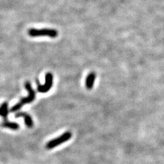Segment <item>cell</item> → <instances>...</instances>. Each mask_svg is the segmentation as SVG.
<instances>
[{"instance_id": "6da1fadb", "label": "cell", "mask_w": 164, "mask_h": 164, "mask_svg": "<svg viewBox=\"0 0 164 164\" xmlns=\"http://www.w3.org/2000/svg\"><path fill=\"white\" fill-rule=\"evenodd\" d=\"M25 87L28 91L29 96L23 98L18 103L15 104L14 106L10 109L11 112H16V111H18L21 108L24 106L25 105L30 103L34 100L35 98H36V92H35L34 90L32 89L31 85L29 81L26 83Z\"/></svg>"}, {"instance_id": "7a4b0ae2", "label": "cell", "mask_w": 164, "mask_h": 164, "mask_svg": "<svg viewBox=\"0 0 164 164\" xmlns=\"http://www.w3.org/2000/svg\"><path fill=\"white\" fill-rule=\"evenodd\" d=\"M28 33L29 36L32 37L47 36L52 38H56L58 35V31L54 29H31L29 30Z\"/></svg>"}, {"instance_id": "3957f363", "label": "cell", "mask_w": 164, "mask_h": 164, "mask_svg": "<svg viewBox=\"0 0 164 164\" xmlns=\"http://www.w3.org/2000/svg\"><path fill=\"white\" fill-rule=\"evenodd\" d=\"M71 137H72V133L71 132L69 131L65 132L60 136L58 137L57 138L54 139L53 140H50L49 142L46 144V148L48 150L54 148L56 147V146L60 145V144L68 141V140H69Z\"/></svg>"}, {"instance_id": "277c9868", "label": "cell", "mask_w": 164, "mask_h": 164, "mask_svg": "<svg viewBox=\"0 0 164 164\" xmlns=\"http://www.w3.org/2000/svg\"><path fill=\"white\" fill-rule=\"evenodd\" d=\"M37 90L39 92L46 93L48 92L53 85V75L50 72L47 73L45 75V83L43 85H41L37 81Z\"/></svg>"}, {"instance_id": "5b68a950", "label": "cell", "mask_w": 164, "mask_h": 164, "mask_svg": "<svg viewBox=\"0 0 164 164\" xmlns=\"http://www.w3.org/2000/svg\"><path fill=\"white\" fill-rule=\"evenodd\" d=\"M15 118H23L25 119V123L26 126L29 128H32L33 126V122L32 120V119L28 114L26 113L20 112L16 113L15 116Z\"/></svg>"}, {"instance_id": "8992f818", "label": "cell", "mask_w": 164, "mask_h": 164, "mask_svg": "<svg viewBox=\"0 0 164 164\" xmlns=\"http://www.w3.org/2000/svg\"><path fill=\"white\" fill-rule=\"evenodd\" d=\"M96 74L94 72H91L87 76L86 79V87L87 90H91L96 80Z\"/></svg>"}, {"instance_id": "52a82bcc", "label": "cell", "mask_w": 164, "mask_h": 164, "mask_svg": "<svg viewBox=\"0 0 164 164\" xmlns=\"http://www.w3.org/2000/svg\"><path fill=\"white\" fill-rule=\"evenodd\" d=\"M9 114L8 104L7 102H4L0 107V116L4 118V122L8 121V117Z\"/></svg>"}, {"instance_id": "ba28073f", "label": "cell", "mask_w": 164, "mask_h": 164, "mask_svg": "<svg viewBox=\"0 0 164 164\" xmlns=\"http://www.w3.org/2000/svg\"><path fill=\"white\" fill-rule=\"evenodd\" d=\"M2 126L5 128H9L10 129V130H12L14 131L18 130L20 126L19 124H16L15 122H10L9 120L5 121V122H3V123L2 124Z\"/></svg>"}]
</instances>
